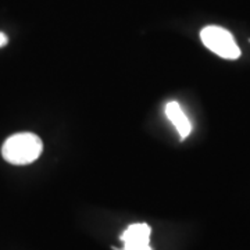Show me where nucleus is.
<instances>
[{
	"instance_id": "7ed1b4c3",
	"label": "nucleus",
	"mask_w": 250,
	"mask_h": 250,
	"mask_svg": "<svg viewBox=\"0 0 250 250\" xmlns=\"http://www.w3.org/2000/svg\"><path fill=\"white\" fill-rule=\"evenodd\" d=\"M152 228L147 224H132L121 235L124 250H152L150 246Z\"/></svg>"
},
{
	"instance_id": "f03ea898",
	"label": "nucleus",
	"mask_w": 250,
	"mask_h": 250,
	"mask_svg": "<svg viewBox=\"0 0 250 250\" xmlns=\"http://www.w3.org/2000/svg\"><path fill=\"white\" fill-rule=\"evenodd\" d=\"M200 39L208 50L223 59L235 60L241 56V49L236 45L232 34L224 28L217 25L203 28L200 32Z\"/></svg>"
},
{
	"instance_id": "39448f33",
	"label": "nucleus",
	"mask_w": 250,
	"mask_h": 250,
	"mask_svg": "<svg viewBox=\"0 0 250 250\" xmlns=\"http://www.w3.org/2000/svg\"><path fill=\"white\" fill-rule=\"evenodd\" d=\"M7 42H9V38H7V35H6L4 32H0V47H3V46L7 45Z\"/></svg>"
},
{
	"instance_id": "f257e3e1",
	"label": "nucleus",
	"mask_w": 250,
	"mask_h": 250,
	"mask_svg": "<svg viewBox=\"0 0 250 250\" xmlns=\"http://www.w3.org/2000/svg\"><path fill=\"white\" fill-rule=\"evenodd\" d=\"M43 150L42 139L32 132H20L10 136L1 147L3 159L14 166L34 163Z\"/></svg>"
},
{
	"instance_id": "20e7f679",
	"label": "nucleus",
	"mask_w": 250,
	"mask_h": 250,
	"mask_svg": "<svg viewBox=\"0 0 250 250\" xmlns=\"http://www.w3.org/2000/svg\"><path fill=\"white\" fill-rule=\"evenodd\" d=\"M166 116L170 120L172 125L175 126V129L178 131L181 139H187L190 131H192V125L189 118L185 116L184 110L181 108L177 102H168L166 106Z\"/></svg>"
}]
</instances>
